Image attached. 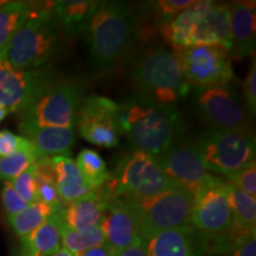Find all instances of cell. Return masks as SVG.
<instances>
[{
    "instance_id": "1",
    "label": "cell",
    "mask_w": 256,
    "mask_h": 256,
    "mask_svg": "<svg viewBox=\"0 0 256 256\" xmlns=\"http://www.w3.org/2000/svg\"><path fill=\"white\" fill-rule=\"evenodd\" d=\"M119 124L136 151L156 158L180 140L184 130L183 118L174 104L142 98L120 104Z\"/></svg>"
},
{
    "instance_id": "2",
    "label": "cell",
    "mask_w": 256,
    "mask_h": 256,
    "mask_svg": "<svg viewBox=\"0 0 256 256\" xmlns=\"http://www.w3.org/2000/svg\"><path fill=\"white\" fill-rule=\"evenodd\" d=\"M88 32V52L95 72H110L138 37V14L121 2H101Z\"/></svg>"
},
{
    "instance_id": "3",
    "label": "cell",
    "mask_w": 256,
    "mask_h": 256,
    "mask_svg": "<svg viewBox=\"0 0 256 256\" xmlns=\"http://www.w3.org/2000/svg\"><path fill=\"white\" fill-rule=\"evenodd\" d=\"M130 78L138 98L160 104H172L191 88L174 51L165 48H153L140 56Z\"/></svg>"
},
{
    "instance_id": "4",
    "label": "cell",
    "mask_w": 256,
    "mask_h": 256,
    "mask_svg": "<svg viewBox=\"0 0 256 256\" xmlns=\"http://www.w3.org/2000/svg\"><path fill=\"white\" fill-rule=\"evenodd\" d=\"M60 43V28L50 5L36 8L14 34L0 56L14 68H44L55 55Z\"/></svg>"
},
{
    "instance_id": "5",
    "label": "cell",
    "mask_w": 256,
    "mask_h": 256,
    "mask_svg": "<svg viewBox=\"0 0 256 256\" xmlns=\"http://www.w3.org/2000/svg\"><path fill=\"white\" fill-rule=\"evenodd\" d=\"M179 186L159 165L156 156L136 151L121 162L118 174L98 188L107 200H145Z\"/></svg>"
},
{
    "instance_id": "6",
    "label": "cell",
    "mask_w": 256,
    "mask_h": 256,
    "mask_svg": "<svg viewBox=\"0 0 256 256\" xmlns=\"http://www.w3.org/2000/svg\"><path fill=\"white\" fill-rule=\"evenodd\" d=\"M124 200L133 206L140 236L146 241L166 230L191 226L194 194L183 186L170 188L145 200Z\"/></svg>"
},
{
    "instance_id": "7",
    "label": "cell",
    "mask_w": 256,
    "mask_h": 256,
    "mask_svg": "<svg viewBox=\"0 0 256 256\" xmlns=\"http://www.w3.org/2000/svg\"><path fill=\"white\" fill-rule=\"evenodd\" d=\"M208 171L229 176L255 160V138L250 132L209 128L196 140Z\"/></svg>"
},
{
    "instance_id": "8",
    "label": "cell",
    "mask_w": 256,
    "mask_h": 256,
    "mask_svg": "<svg viewBox=\"0 0 256 256\" xmlns=\"http://www.w3.org/2000/svg\"><path fill=\"white\" fill-rule=\"evenodd\" d=\"M57 83L49 68L22 70L0 56V106L22 114Z\"/></svg>"
},
{
    "instance_id": "9",
    "label": "cell",
    "mask_w": 256,
    "mask_h": 256,
    "mask_svg": "<svg viewBox=\"0 0 256 256\" xmlns=\"http://www.w3.org/2000/svg\"><path fill=\"white\" fill-rule=\"evenodd\" d=\"M82 90L72 82H57L26 112L19 114V126L75 128Z\"/></svg>"
},
{
    "instance_id": "10",
    "label": "cell",
    "mask_w": 256,
    "mask_h": 256,
    "mask_svg": "<svg viewBox=\"0 0 256 256\" xmlns=\"http://www.w3.org/2000/svg\"><path fill=\"white\" fill-rule=\"evenodd\" d=\"M190 87L200 89L229 84L234 78L228 51L212 46H194L174 49Z\"/></svg>"
},
{
    "instance_id": "11",
    "label": "cell",
    "mask_w": 256,
    "mask_h": 256,
    "mask_svg": "<svg viewBox=\"0 0 256 256\" xmlns=\"http://www.w3.org/2000/svg\"><path fill=\"white\" fill-rule=\"evenodd\" d=\"M191 226L206 236H223L240 232L234 224L224 182L212 177L194 194Z\"/></svg>"
},
{
    "instance_id": "12",
    "label": "cell",
    "mask_w": 256,
    "mask_h": 256,
    "mask_svg": "<svg viewBox=\"0 0 256 256\" xmlns=\"http://www.w3.org/2000/svg\"><path fill=\"white\" fill-rule=\"evenodd\" d=\"M120 104L108 98L90 95L83 98L78 115V128L92 145L114 148L120 142Z\"/></svg>"
},
{
    "instance_id": "13",
    "label": "cell",
    "mask_w": 256,
    "mask_h": 256,
    "mask_svg": "<svg viewBox=\"0 0 256 256\" xmlns=\"http://www.w3.org/2000/svg\"><path fill=\"white\" fill-rule=\"evenodd\" d=\"M196 102L210 128L249 132V114L238 92L230 84L200 89Z\"/></svg>"
},
{
    "instance_id": "14",
    "label": "cell",
    "mask_w": 256,
    "mask_h": 256,
    "mask_svg": "<svg viewBox=\"0 0 256 256\" xmlns=\"http://www.w3.org/2000/svg\"><path fill=\"white\" fill-rule=\"evenodd\" d=\"M156 160L176 184L188 188L194 194L214 177L206 168L196 142L178 140L156 156Z\"/></svg>"
},
{
    "instance_id": "15",
    "label": "cell",
    "mask_w": 256,
    "mask_h": 256,
    "mask_svg": "<svg viewBox=\"0 0 256 256\" xmlns=\"http://www.w3.org/2000/svg\"><path fill=\"white\" fill-rule=\"evenodd\" d=\"M101 226L106 236V243L110 246L116 256L142 238L136 212L127 200H110L107 204Z\"/></svg>"
},
{
    "instance_id": "16",
    "label": "cell",
    "mask_w": 256,
    "mask_h": 256,
    "mask_svg": "<svg viewBox=\"0 0 256 256\" xmlns=\"http://www.w3.org/2000/svg\"><path fill=\"white\" fill-rule=\"evenodd\" d=\"M147 256H202L206 252V235L194 226L166 230L146 241Z\"/></svg>"
},
{
    "instance_id": "17",
    "label": "cell",
    "mask_w": 256,
    "mask_h": 256,
    "mask_svg": "<svg viewBox=\"0 0 256 256\" xmlns=\"http://www.w3.org/2000/svg\"><path fill=\"white\" fill-rule=\"evenodd\" d=\"M194 46H218L232 54L230 5L212 2L198 22L192 38Z\"/></svg>"
},
{
    "instance_id": "18",
    "label": "cell",
    "mask_w": 256,
    "mask_h": 256,
    "mask_svg": "<svg viewBox=\"0 0 256 256\" xmlns=\"http://www.w3.org/2000/svg\"><path fill=\"white\" fill-rule=\"evenodd\" d=\"M256 11L254 2H235L230 5V30H232V54L242 60L255 50Z\"/></svg>"
},
{
    "instance_id": "19",
    "label": "cell",
    "mask_w": 256,
    "mask_h": 256,
    "mask_svg": "<svg viewBox=\"0 0 256 256\" xmlns=\"http://www.w3.org/2000/svg\"><path fill=\"white\" fill-rule=\"evenodd\" d=\"M25 139L32 144L38 156H70V150L75 142L74 128L19 126Z\"/></svg>"
},
{
    "instance_id": "20",
    "label": "cell",
    "mask_w": 256,
    "mask_h": 256,
    "mask_svg": "<svg viewBox=\"0 0 256 256\" xmlns=\"http://www.w3.org/2000/svg\"><path fill=\"white\" fill-rule=\"evenodd\" d=\"M101 2L62 0L51 2V14L56 23L69 37L84 34Z\"/></svg>"
},
{
    "instance_id": "21",
    "label": "cell",
    "mask_w": 256,
    "mask_h": 256,
    "mask_svg": "<svg viewBox=\"0 0 256 256\" xmlns=\"http://www.w3.org/2000/svg\"><path fill=\"white\" fill-rule=\"evenodd\" d=\"M107 211V200L98 188L70 203L64 209L63 218L66 226L74 230H86L100 226Z\"/></svg>"
},
{
    "instance_id": "22",
    "label": "cell",
    "mask_w": 256,
    "mask_h": 256,
    "mask_svg": "<svg viewBox=\"0 0 256 256\" xmlns=\"http://www.w3.org/2000/svg\"><path fill=\"white\" fill-rule=\"evenodd\" d=\"M212 2L209 0L192 2L191 5L176 14L168 24L160 28V34L176 49L192 46V38L198 22Z\"/></svg>"
},
{
    "instance_id": "23",
    "label": "cell",
    "mask_w": 256,
    "mask_h": 256,
    "mask_svg": "<svg viewBox=\"0 0 256 256\" xmlns=\"http://www.w3.org/2000/svg\"><path fill=\"white\" fill-rule=\"evenodd\" d=\"M64 211L55 212L26 238H22L20 256H52L60 249Z\"/></svg>"
},
{
    "instance_id": "24",
    "label": "cell",
    "mask_w": 256,
    "mask_h": 256,
    "mask_svg": "<svg viewBox=\"0 0 256 256\" xmlns=\"http://www.w3.org/2000/svg\"><path fill=\"white\" fill-rule=\"evenodd\" d=\"M51 160L56 171L57 191L64 206L66 208L70 203L92 191L72 159L69 156H52Z\"/></svg>"
},
{
    "instance_id": "25",
    "label": "cell",
    "mask_w": 256,
    "mask_h": 256,
    "mask_svg": "<svg viewBox=\"0 0 256 256\" xmlns=\"http://www.w3.org/2000/svg\"><path fill=\"white\" fill-rule=\"evenodd\" d=\"M234 224L240 232H255L256 200L230 180L224 182Z\"/></svg>"
},
{
    "instance_id": "26",
    "label": "cell",
    "mask_w": 256,
    "mask_h": 256,
    "mask_svg": "<svg viewBox=\"0 0 256 256\" xmlns=\"http://www.w3.org/2000/svg\"><path fill=\"white\" fill-rule=\"evenodd\" d=\"M34 6L26 2H8L0 5V55L26 22Z\"/></svg>"
},
{
    "instance_id": "27",
    "label": "cell",
    "mask_w": 256,
    "mask_h": 256,
    "mask_svg": "<svg viewBox=\"0 0 256 256\" xmlns=\"http://www.w3.org/2000/svg\"><path fill=\"white\" fill-rule=\"evenodd\" d=\"M60 240L64 246L63 248L76 256H81L89 249L106 243V236L101 224L86 230H74L63 222L60 226Z\"/></svg>"
},
{
    "instance_id": "28",
    "label": "cell",
    "mask_w": 256,
    "mask_h": 256,
    "mask_svg": "<svg viewBox=\"0 0 256 256\" xmlns=\"http://www.w3.org/2000/svg\"><path fill=\"white\" fill-rule=\"evenodd\" d=\"M55 212V209L46 204L42 203V202H34V203L28 204L26 209H24L22 212L8 217V220L16 235L18 238H24L31 232H34L38 226H40Z\"/></svg>"
},
{
    "instance_id": "29",
    "label": "cell",
    "mask_w": 256,
    "mask_h": 256,
    "mask_svg": "<svg viewBox=\"0 0 256 256\" xmlns=\"http://www.w3.org/2000/svg\"><path fill=\"white\" fill-rule=\"evenodd\" d=\"M75 162L92 190L101 188L110 177L104 160L94 150H82Z\"/></svg>"
},
{
    "instance_id": "30",
    "label": "cell",
    "mask_w": 256,
    "mask_h": 256,
    "mask_svg": "<svg viewBox=\"0 0 256 256\" xmlns=\"http://www.w3.org/2000/svg\"><path fill=\"white\" fill-rule=\"evenodd\" d=\"M38 158L40 156L34 151V146L31 148L16 152L14 154L0 156V179L4 182H11L34 165Z\"/></svg>"
},
{
    "instance_id": "31",
    "label": "cell",
    "mask_w": 256,
    "mask_h": 256,
    "mask_svg": "<svg viewBox=\"0 0 256 256\" xmlns=\"http://www.w3.org/2000/svg\"><path fill=\"white\" fill-rule=\"evenodd\" d=\"M11 184L14 185V190L20 196L22 200L26 202L28 204H32L37 202V192H36V168L34 164L25 170L23 174L18 177L12 179Z\"/></svg>"
},
{
    "instance_id": "32",
    "label": "cell",
    "mask_w": 256,
    "mask_h": 256,
    "mask_svg": "<svg viewBox=\"0 0 256 256\" xmlns=\"http://www.w3.org/2000/svg\"><path fill=\"white\" fill-rule=\"evenodd\" d=\"M228 180L235 184L243 192L252 197H256V164L254 162H249L242 168L238 170L234 174L226 176Z\"/></svg>"
},
{
    "instance_id": "33",
    "label": "cell",
    "mask_w": 256,
    "mask_h": 256,
    "mask_svg": "<svg viewBox=\"0 0 256 256\" xmlns=\"http://www.w3.org/2000/svg\"><path fill=\"white\" fill-rule=\"evenodd\" d=\"M2 202L8 217L17 215L24 209H26L28 206L26 202L22 200L20 196L17 194L11 182H4V184H2Z\"/></svg>"
},
{
    "instance_id": "34",
    "label": "cell",
    "mask_w": 256,
    "mask_h": 256,
    "mask_svg": "<svg viewBox=\"0 0 256 256\" xmlns=\"http://www.w3.org/2000/svg\"><path fill=\"white\" fill-rule=\"evenodd\" d=\"M32 144L24 136H17L8 130H0V156H6L22 150L31 148Z\"/></svg>"
},
{
    "instance_id": "35",
    "label": "cell",
    "mask_w": 256,
    "mask_h": 256,
    "mask_svg": "<svg viewBox=\"0 0 256 256\" xmlns=\"http://www.w3.org/2000/svg\"><path fill=\"white\" fill-rule=\"evenodd\" d=\"M243 98H244V107L247 110L249 116L255 115L256 112V63L252 62V66L249 70L247 78L243 82Z\"/></svg>"
},
{
    "instance_id": "36",
    "label": "cell",
    "mask_w": 256,
    "mask_h": 256,
    "mask_svg": "<svg viewBox=\"0 0 256 256\" xmlns=\"http://www.w3.org/2000/svg\"><path fill=\"white\" fill-rule=\"evenodd\" d=\"M229 256H256V241L255 232H249L244 238L238 243L235 249H232Z\"/></svg>"
},
{
    "instance_id": "37",
    "label": "cell",
    "mask_w": 256,
    "mask_h": 256,
    "mask_svg": "<svg viewBox=\"0 0 256 256\" xmlns=\"http://www.w3.org/2000/svg\"><path fill=\"white\" fill-rule=\"evenodd\" d=\"M118 256H147L146 240L139 238L130 247H128L121 252Z\"/></svg>"
},
{
    "instance_id": "38",
    "label": "cell",
    "mask_w": 256,
    "mask_h": 256,
    "mask_svg": "<svg viewBox=\"0 0 256 256\" xmlns=\"http://www.w3.org/2000/svg\"><path fill=\"white\" fill-rule=\"evenodd\" d=\"M81 256H116V254L108 243H104V244L98 246V247L89 249Z\"/></svg>"
},
{
    "instance_id": "39",
    "label": "cell",
    "mask_w": 256,
    "mask_h": 256,
    "mask_svg": "<svg viewBox=\"0 0 256 256\" xmlns=\"http://www.w3.org/2000/svg\"><path fill=\"white\" fill-rule=\"evenodd\" d=\"M52 256H76V255L72 254V252H70L69 250H66V248H60V250L57 252L55 255H52Z\"/></svg>"
},
{
    "instance_id": "40",
    "label": "cell",
    "mask_w": 256,
    "mask_h": 256,
    "mask_svg": "<svg viewBox=\"0 0 256 256\" xmlns=\"http://www.w3.org/2000/svg\"><path fill=\"white\" fill-rule=\"evenodd\" d=\"M8 114V110H5L4 107H2V106H0V122H2V121L5 119V116Z\"/></svg>"
}]
</instances>
